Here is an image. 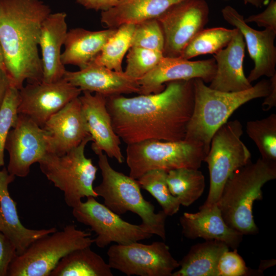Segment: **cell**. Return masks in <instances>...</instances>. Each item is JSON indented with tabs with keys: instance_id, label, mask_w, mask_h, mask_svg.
<instances>
[{
	"instance_id": "27",
	"label": "cell",
	"mask_w": 276,
	"mask_h": 276,
	"mask_svg": "<svg viewBox=\"0 0 276 276\" xmlns=\"http://www.w3.org/2000/svg\"><path fill=\"white\" fill-rule=\"evenodd\" d=\"M111 268L90 247L76 249L63 257L50 276H113Z\"/></svg>"
},
{
	"instance_id": "4",
	"label": "cell",
	"mask_w": 276,
	"mask_h": 276,
	"mask_svg": "<svg viewBox=\"0 0 276 276\" xmlns=\"http://www.w3.org/2000/svg\"><path fill=\"white\" fill-rule=\"evenodd\" d=\"M275 178L276 162L261 157L236 170L226 180L217 203L225 222L243 235L258 234L253 204L263 199V186Z\"/></svg>"
},
{
	"instance_id": "33",
	"label": "cell",
	"mask_w": 276,
	"mask_h": 276,
	"mask_svg": "<svg viewBox=\"0 0 276 276\" xmlns=\"http://www.w3.org/2000/svg\"><path fill=\"white\" fill-rule=\"evenodd\" d=\"M19 90L14 86L8 89L0 107V168L4 166V150L8 133L18 118Z\"/></svg>"
},
{
	"instance_id": "6",
	"label": "cell",
	"mask_w": 276,
	"mask_h": 276,
	"mask_svg": "<svg viewBox=\"0 0 276 276\" xmlns=\"http://www.w3.org/2000/svg\"><path fill=\"white\" fill-rule=\"evenodd\" d=\"M91 234L77 228L74 224L62 230L33 242L9 265L7 276H50L59 261L79 248L90 247L94 243Z\"/></svg>"
},
{
	"instance_id": "32",
	"label": "cell",
	"mask_w": 276,
	"mask_h": 276,
	"mask_svg": "<svg viewBox=\"0 0 276 276\" xmlns=\"http://www.w3.org/2000/svg\"><path fill=\"white\" fill-rule=\"evenodd\" d=\"M246 131L257 146L261 158L276 162V114L247 122Z\"/></svg>"
},
{
	"instance_id": "25",
	"label": "cell",
	"mask_w": 276,
	"mask_h": 276,
	"mask_svg": "<svg viewBox=\"0 0 276 276\" xmlns=\"http://www.w3.org/2000/svg\"><path fill=\"white\" fill-rule=\"evenodd\" d=\"M183 0H120L112 8L102 11L101 21L109 28L137 24L156 19L173 5Z\"/></svg>"
},
{
	"instance_id": "39",
	"label": "cell",
	"mask_w": 276,
	"mask_h": 276,
	"mask_svg": "<svg viewBox=\"0 0 276 276\" xmlns=\"http://www.w3.org/2000/svg\"><path fill=\"white\" fill-rule=\"evenodd\" d=\"M120 0H76L84 8L96 11H106L116 5Z\"/></svg>"
},
{
	"instance_id": "5",
	"label": "cell",
	"mask_w": 276,
	"mask_h": 276,
	"mask_svg": "<svg viewBox=\"0 0 276 276\" xmlns=\"http://www.w3.org/2000/svg\"><path fill=\"white\" fill-rule=\"evenodd\" d=\"M97 155L102 180L94 191L103 198L104 204L119 215L129 211L136 214L145 231L165 240L168 216L163 210L155 213L153 204L143 197L136 179L113 169L103 152Z\"/></svg>"
},
{
	"instance_id": "42",
	"label": "cell",
	"mask_w": 276,
	"mask_h": 276,
	"mask_svg": "<svg viewBox=\"0 0 276 276\" xmlns=\"http://www.w3.org/2000/svg\"><path fill=\"white\" fill-rule=\"evenodd\" d=\"M275 264V260L272 259L270 260H264L261 262L258 270L263 274V271L266 268L272 266Z\"/></svg>"
},
{
	"instance_id": "8",
	"label": "cell",
	"mask_w": 276,
	"mask_h": 276,
	"mask_svg": "<svg viewBox=\"0 0 276 276\" xmlns=\"http://www.w3.org/2000/svg\"><path fill=\"white\" fill-rule=\"evenodd\" d=\"M126 152L129 176L136 180L154 170L198 169L206 155L201 145L185 140H146L127 145Z\"/></svg>"
},
{
	"instance_id": "15",
	"label": "cell",
	"mask_w": 276,
	"mask_h": 276,
	"mask_svg": "<svg viewBox=\"0 0 276 276\" xmlns=\"http://www.w3.org/2000/svg\"><path fill=\"white\" fill-rule=\"evenodd\" d=\"M224 19L240 31L245 46L254 63L247 80L251 83L263 76L270 78L276 74V31L265 28L259 31L250 27L243 16L234 8L228 5L221 10Z\"/></svg>"
},
{
	"instance_id": "30",
	"label": "cell",
	"mask_w": 276,
	"mask_h": 276,
	"mask_svg": "<svg viewBox=\"0 0 276 276\" xmlns=\"http://www.w3.org/2000/svg\"><path fill=\"white\" fill-rule=\"evenodd\" d=\"M236 30L223 27L203 29L189 43L179 57L189 60L200 55L215 54L227 45Z\"/></svg>"
},
{
	"instance_id": "28",
	"label": "cell",
	"mask_w": 276,
	"mask_h": 276,
	"mask_svg": "<svg viewBox=\"0 0 276 276\" xmlns=\"http://www.w3.org/2000/svg\"><path fill=\"white\" fill-rule=\"evenodd\" d=\"M167 182L171 194L180 205L188 206L197 200L205 189V178L198 169L181 168L167 172Z\"/></svg>"
},
{
	"instance_id": "44",
	"label": "cell",
	"mask_w": 276,
	"mask_h": 276,
	"mask_svg": "<svg viewBox=\"0 0 276 276\" xmlns=\"http://www.w3.org/2000/svg\"><path fill=\"white\" fill-rule=\"evenodd\" d=\"M0 67L5 68L4 53H3V49H2L1 43H0Z\"/></svg>"
},
{
	"instance_id": "18",
	"label": "cell",
	"mask_w": 276,
	"mask_h": 276,
	"mask_svg": "<svg viewBox=\"0 0 276 276\" xmlns=\"http://www.w3.org/2000/svg\"><path fill=\"white\" fill-rule=\"evenodd\" d=\"M47 132L50 152L62 155L90 135L79 97L52 115L42 127Z\"/></svg>"
},
{
	"instance_id": "12",
	"label": "cell",
	"mask_w": 276,
	"mask_h": 276,
	"mask_svg": "<svg viewBox=\"0 0 276 276\" xmlns=\"http://www.w3.org/2000/svg\"><path fill=\"white\" fill-rule=\"evenodd\" d=\"M209 7L204 0H183L157 18L164 40L163 55L180 57L192 39L208 23Z\"/></svg>"
},
{
	"instance_id": "7",
	"label": "cell",
	"mask_w": 276,
	"mask_h": 276,
	"mask_svg": "<svg viewBox=\"0 0 276 276\" xmlns=\"http://www.w3.org/2000/svg\"><path fill=\"white\" fill-rule=\"evenodd\" d=\"M90 141L91 135L64 154L49 153L38 163L42 173L63 193L66 205L72 208L83 198L98 197L93 187L98 168L84 153Z\"/></svg>"
},
{
	"instance_id": "3",
	"label": "cell",
	"mask_w": 276,
	"mask_h": 276,
	"mask_svg": "<svg viewBox=\"0 0 276 276\" xmlns=\"http://www.w3.org/2000/svg\"><path fill=\"white\" fill-rule=\"evenodd\" d=\"M205 83L201 79H194V106L184 140L201 145L206 155L215 132L239 107L265 97L269 81L263 79L249 89L236 92L215 90Z\"/></svg>"
},
{
	"instance_id": "40",
	"label": "cell",
	"mask_w": 276,
	"mask_h": 276,
	"mask_svg": "<svg viewBox=\"0 0 276 276\" xmlns=\"http://www.w3.org/2000/svg\"><path fill=\"white\" fill-rule=\"evenodd\" d=\"M269 90L268 95L264 97L262 104V110L265 111L276 106V74L270 78Z\"/></svg>"
},
{
	"instance_id": "21",
	"label": "cell",
	"mask_w": 276,
	"mask_h": 276,
	"mask_svg": "<svg viewBox=\"0 0 276 276\" xmlns=\"http://www.w3.org/2000/svg\"><path fill=\"white\" fill-rule=\"evenodd\" d=\"M227 45L214 55L216 62L215 75L209 86L225 92L244 90L252 87L243 71L245 43L239 30Z\"/></svg>"
},
{
	"instance_id": "16",
	"label": "cell",
	"mask_w": 276,
	"mask_h": 276,
	"mask_svg": "<svg viewBox=\"0 0 276 276\" xmlns=\"http://www.w3.org/2000/svg\"><path fill=\"white\" fill-rule=\"evenodd\" d=\"M214 58L190 61L181 57H164L149 73L138 79L140 95L156 94L163 91L166 83L176 80L201 79L210 83L216 72Z\"/></svg>"
},
{
	"instance_id": "13",
	"label": "cell",
	"mask_w": 276,
	"mask_h": 276,
	"mask_svg": "<svg viewBox=\"0 0 276 276\" xmlns=\"http://www.w3.org/2000/svg\"><path fill=\"white\" fill-rule=\"evenodd\" d=\"M5 149L9 153L8 172L15 176H28L31 166L51 153L47 132L31 119L18 113L15 125L7 136Z\"/></svg>"
},
{
	"instance_id": "31",
	"label": "cell",
	"mask_w": 276,
	"mask_h": 276,
	"mask_svg": "<svg viewBox=\"0 0 276 276\" xmlns=\"http://www.w3.org/2000/svg\"><path fill=\"white\" fill-rule=\"evenodd\" d=\"M167 172L163 170L150 171L137 179L141 187L148 191L168 216H173L179 210L178 198L170 193L167 182Z\"/></svg>"
},
{
	"instance_id": "22",
	"label": "cell",
	"mask_w": 276,
	"mask_h": 276,
	"mask_svg": "<svg viewBox=\"0 0 276 276\" xmlns=\"http://www.w3.org/2000/svg\"><path fill=\"white\" fill-rule=\"evenodd\" d=\"M15 176L4 167L0 170V232L5 234L16 247L17 255L23 253L35 240L57 229L56 227L34 229L26 227L20 222L16 203L11 197L8 186Z\"/></svg>"
},
{
	"instance_id": "2",
	"label": "cell",
	"mask_w": 276,
	"mask_h": 276,
	"mask_svg": "<svg viewBox=\"0 0 276 276\" xmlns=\"http://www.w3.org/2000/svg\"><path fill=\"white\" fill-rule=\"evenodd\" d=\"M51 13L41 0H0V43L5 67L19 90L25 81L42 82L38 53L41 25Z\"/></svg>"
},
{
	"instance_id": "14",
	"label": "cell",
	"mask_w": 276,
	"mask_h": 276,
	"mask_svg": "<svg viewBox=\"0 0 276 276\" xmlns=\"http://www.w3.org/2000/svg\"><path fill=\"white\" fill-rule=\"evenodd\" d=\"M82 90L64 78L52 83H29L19 89L18 113L27 116L40 127Z\"/></svg>"
},
{
	"instance_id": "26",
	"label": "cell",
	"mask_w": 276,
	"mask_h": 276,
	"mask_svg": "<svg viewBox=\"0 0 276 276\" xmlns=\"http://www.w3.org/2000/svg\"><path fill=\"white\" fill-rule=\"evenodd\" d=\"M229 248L224 242L216 240L195 244L179 262L180 268L172 276H218L219 261Z\"/></svg>"
},
{
	"instance_id": "41",
	"label": "cell",
	"mask_w": 276,
	"mask_h": 276,
	"mask_svg": "<svg viewBox=\"0 0 276 276\" xmlns=\"http://www.w3.org/2000/svg\"><path fill=\"white\" fill-rule=\"evenodd\" d=\"M12 85L11 79L5 68L0 67V107L8 89Z\"/></svg>"
},
{
	"instance_id": "23",
	"label": "cell",
	"mask_w": 276,
	"mask_h": 276,
	"mask_svg": "<svg viewBox=\"0 0 276 276\" xmlns=\"http://www.w3.org/2000/svg\"><path fill=\"white\" fill-rule=\"evenodd\" d=\"M66 17L64 12L51 13L42 24L39 47L43 82L58 81L63 78L66 71L61 60V49L67 32Z\"/></svg>"
},
{
	"instance_id": "11",
	"label": "cell",
	"mask_w": 276,
	"mask_h": 276,
	"mask_svg": "<svg viewBox=\"0 0 276 276\" xmlns=\"http://www.w3.org/2000/svg\"><path fill=\"white\" fill-rule=\"evenodd\" d=\"M73 208L72 214L77 221L90 227L97 237L94 243L104 248L112 242L128 244L151 238L152 234L140 225L131 224L122 219L95 197L89 196Z\"/></svg>"
},
{
	"instance_id": "20",
	"label": "cell",
	"mask_w": 276,
	"mask_h": 276,
	"mask_svg": "<svg viewBox=\"0 0 276 276\" xmlns=\"http://www.w3.org/2000/svg\"><path fill=\"white\" fill-rule=\"evenodd\" d=\"M179 223L182 235L188 239L216 240L224 242L233 249H237L243 240L242 234L225 222L217 204L207 208L200 206L197 213L185 212L180 217Z\"/></svg>"
},
{
	"instance_id": "17",
	"label": "cell",
	"mask_w": 276,
	"mask_h": 276,
	"mask_svg": "<svg viewBox=\"0 0 276 276\" xmlns=\"http://www.w3.org/2000/svg\"><path fill=\"white\" fill-rule=\"evenodd\" d=\"M79 97L88 131L93 138L91 148L98 155L104 152L119 164L124 161L120 148L121 139L113 130L106 107V97L83 91Z\"/></svg>"
},
{
	"instance_id": "38",
	"label": "cell",
	"mask_w": 276,
	"mask_h": 276,
	"mask_svg": "<svg viewBox=\"0 0 276 276\" xmlns=\"http://www.w3.org/2000/svg\"><path fill=\"white\" fill-rule=\"evenodd\" d=\"M246 23L255 22L259 27L276 31V1L271 0L262 12L244 18Z\"/></svg>"
},
{
	"instance_id": "9",
	"label": "cell",
	"mask_w": 276,
	"mask_h": 276,
	"mask_svg": "<svg viewBox=\"0 0 276 276\" xmlns=\"http://www.w3.org/2000/svg\"><path fill=\"white\" fill-rule=\"evenodd\" d=\"M243 126L238 120L223 124L212 137L203 162L207 163L210 185L207 198L201 207L217 204L229 177L251 160V153L241 139Z\"/></svg>"
},
{
	"instance_id": "19",
	"label": "cell",
	"mask_w": 276,
	"mask_h": 276,
	"mask_svg": "<svg viewBox=\"0 0 276 276\" xmlns=\"http://www.w3.org/2000/svg\"><path fill=\"white\" fill-rule=\"evenodd\" d=\"M63 78L82 91L95 92L105 97L140 93L137 80L94 62L78 71H66Z\"/></svg>"
},
{
	"instance_id": "24",
	"label": "cell",
	"mask_w": 276,
	"mask_h": 276,
	"mask_svg": "<svg viewBox=\"0 0 276 276\" xmlns=\"http://www.w3.org/2000/svg\"><path fill=\"white\" fill-rule=\"evenodd\" d=\"M117 28L100 31H89L77 28L67 31L61 53L63 64H72L80 69L94 61L103 47L113 34Z\"/></svg>"
},
{
	"instance_id": "1",
	"label": "cell",
	"mask_w": 276,
	"mask_h": 276,
	"mask_svg": "<svg viewBox=\"0 0 276 276\" xmlns=\"http://www.w3.org/2000/svg\"><path fill=\"white\" fill-rule=\"evenodd\" d=\"M193 82H169L156 94L106 97L116 133L127 145L149 140H184L194 106Z\"/></svg>"
},
{
	"instance_id": "35",
	"label": "cell",
	"mask_w": 276,
	"mask_h": 276,
	"mask_svg": "<svg viewBox=\"0 0 276 276\" xmlns=\"http://www.w3.org/2000/svg\"><path fill=\"white\" fill-rule=\"evenodd\" d=\"M165 40L157 19H151L135 25L131 46L142 48L163 54Z\"/></svg>"
},
{
	"instance_id": "29",
	"label": "cell",
	"mask_w": 276,
	"mask_h": 276,
	"mask_svg": "<svg viewBox=\"0 0 276 276\" xmlns=\"http://www.w3.org/2000/svg\"><path fill=\"white\" fill-rule=\"evenodd\" d=\"M134 24H125L117 28L93 62L116 72H124L122 61L131 46Z\"/></svg>"
},
{
	"instance_id": "10",
	"label": "cell",
	"mask_w": 276,
	"mask_h": 276,
	"mask_svg": "<svg viewBox=\"0 0 276 276\" xmlns=\"http://www.w3.org/2000/svg\"><path fill=\"white\" fill-rule=\"evenodd\" d=\"M111 268L128 276H172L179 263L164 242L114 244L107 252Z\"/></svg>"
},
{
	"instance_id": "36",
	"label": "cell",
	"mask_w": 276,
	"mask_h": 276,
	"mask_svg": "<svg viewBox=\"0 0 276 276\" xmlns=\"http://www.w3.org/2000/svg\"><path fill=\"white\" fill-rule=\"evenodd\" d=\"M218 276L261 275L258 270L250 269L237 249L226 251L220 258L218 265Z\"/></svg>"
},
{
	"instance_id": "34",
	"label": "cell",
	"mask_w": 276,
	"mask_h": 276,
	"mask_svg": "<svg viewBox=\"0 0 276 276\" xmlns=\"http://www.w3.org/2000/svg\"><path fill=\"white\" fill-rule=\"evenodd\" d=\"M163 57L162 52L131 47L127 55V66L124 73L138 80L151 71Z\"/></svg>"
},
{
	"instance_id": "37",
	"label": "cell",
	"mask_w": 276,
	"mask_h": 276,
	"mask_svg": "<svg viewBox=\"0 0 276 276\" xmlns=\"http://www.w3.org/2000/svg\"><path fill=\"white\" fill-rule=\"evenodd\" d=\"M17 255L12 242L0 232V276H7L9 265Z\"/></svg>"
},
{
	"instance_id": "43",
	"label": "cell",
	"mask_w": 276,
	"mask_h": 276,
	"mask_svg": "<svg viewBox=\"0 0 276 276\" xmlns=\"http://www.w3.org/2000/svg\"><path fill=\"white\" fill-rule=\"evenodd\" d=\"M266 0H243L244 4H250L257 8L262 6Z\"/></svg>"
}]
</instances>
